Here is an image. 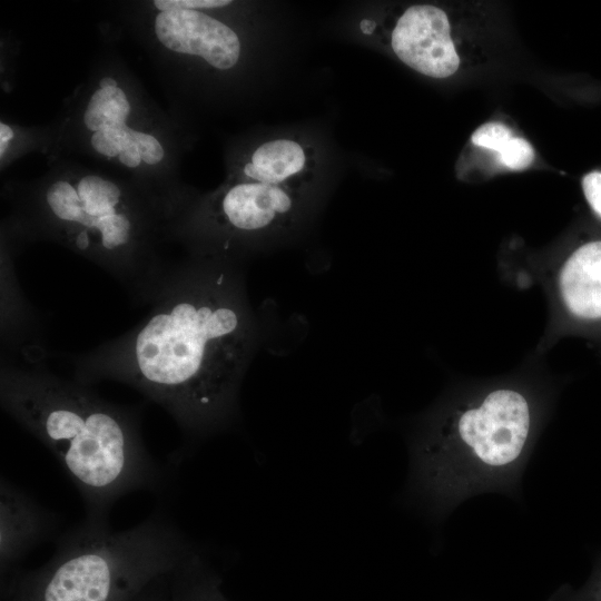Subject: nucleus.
<instances>
[{"label": "nucleus", "mask_w": 601, "mask_h": 601, "mask_svg": "<svg viewBox=\"0 0 601 601\" xmlns=\"http://www.w3.org/2000/svg\"><path fill=\"white\" fill-rule=\"evenodd\" d=\"M257 342L244 273L214 257L180 265L138 325L71 363L79 382L129 385L200 439L235 420Z\"/></svg>", "instance_id": "1"}, {"label": "nucleus", "mask_w": 601, "mask_h": 601, "mask_svg": "<svg viewBox=\"0 0 601 601\" xmlns=\"http://www.w3.org/2000/svg\"><path fill=\"white\" fill-rule=\"evenodd\" d=\"M48 357L43 343L2 349L1 407L56 456L86 518L109 521L117 500L158 489L164 473L142 440L139 408L109 402L92 386L52 372Z\"/></svg>", "instance_id": "2"}, {"label": "nucleus", "mask_w": 601, "mask_h": 601, "mask_svg": "<svg viewBox=\"0 0 601 601\" xmlns=\"http://www.w3.org/2000/svg\"><path fill=\"white\" fill-rule=\"evenodd\" d=\"M197 552L162 509L130 529L85 518L62 534L48 562L10 570L2 601H135L155 580L170 574Z\"/></svg>", "instance_id": "3"}, {"label": "nucleus", "mask_w": 601, "mask_h": 601, "mask_svg": "<svg viewBox=\"0 0 601 601\" xmlns=\"http://www.w3.org/2000/svg\"><path fill=\"white\" fill-rule=\"evenodd\" d=\"M532 413L516 390L499 388L441 421L423 442L421 472L437 491H451L505 472L528 443Z\"/></svg>", "instance_id": "4"}, {"label": "nucleus", "mask_w": 601, "mask_h": 601, "mask_svg": "<svg viewBox=\"0 0 601 601\" xmlns=\"http://www.w3.org/2000/svg\"><path fill=\"white\" fill-rule=\"evenodd\" d=\"M446 13L432 4H414L398 18L391 36L394 53L406 66L432 78H447L460 67Z\"/></svg>", "instance_id": "5"}, {"label": "nucleus", "mask_w": 601, "mask_h": 601, "mask_svg": "<svg viewBox=\"0 0 601 601\" xmlns=\"http://www.w3.org/2000/svg\"><path fill=\"white\" fill-rule=\"evenodd\" d=\"M155 32L167 49L199 56L220 70L230 69L239 59L240 42L235 31L198 10L158 13Z\"/></svg>", "instance_id": "6"}, {"label": "nucleus", "mask_w": 601, "mask_h": 601, "mask_svg": "<svg viewBox=\"0 0 601 601\" xmlns=\"http://www.w3.org/2000/svg\"><path fill=\"white\" fill-rule=\"evenodd\" d=\"M58 515L24 490L1 476L0 568L4 577L13 564L55 533Z\"/></svg>", "instance_id": "7"}, {"label": "nucleus", "mask_w": 601, "mask_h": 601, "mask_svg": "<svg viewBox=\"0 0 601 601\" xmlns=\"http://www.w3.org/2000/svg\"><path fill=\"white\" fill-rule=\"evenodd\" d=\"M293 197L279 185L242 183L231 186L219 201L221 219L228 228L255 235L289 219Z\"/></svg>", "instance_id": "8"}, {"label": "nucleus", "mask_w": 601, "mask_h": 601, "mask_svg": "<svg viewBox=\"0 0 601 601\" xmlns=\"http://www.w3.org/2000/svg\"><path fill=\"white\" fill-rule=\"evenodd\" d=\"M562 305L574 322L601 327V239L575 247L559 272Z\"/></svg>", "instance_id": "9"}, {"label": "nucleus", "mask_w": 601, "mask_h": 601, "mask_svg": "<svg viewBox=\"0 0 601 601\" xmlns=\"http://www.w3.org/2000/svg\"><path fill=\"white\" fill-rule=\"evenodd\" d=\"M305 161V151L298 142L275 139L254 151L252 161L244 167V174L257 183L279 185L299 173Z\"/></svg>", "instance_id": "10"}, {"label": "nucleus", "mask_w": 601, "mask_h": 601, "mask_svg": "<svg viewBox=\"0 0 601 601\" xmlns=\"http://www.w3.org/2000/svg\"><path fill=\"white\" fill-rule=\"evenodd\" d=\"M471 141L496 151L499 161L512 170H523L534 160L532 145L524 138L513 136L512 130L502 122L490 121L481 125L471 136Z\"/></svg>", "instance_id": "11"}, {"label": "nucleus", "mask_w": 601, "mask_h": 601, "mask_svg": "<svg viewBox=\"0 0 601 601\" xmlns=\"http://www.w3.org/2000/svg\"><path fill=\"white\" fill-rule=\"evenodd\" d=\"M130 138L137 144L141 160L146 164L155 165L164 158V149L154 136L130 129Z\"/></svg>", "instance_id": "12"}, {"label": "nucleus", "mask_w": 601, "mask_h": 601, "mask_svg": "<svg viewBox=\"0 0 601 601\" xmlns=\"http://www.w3.org/2000/svg\"><path fill=\"white\" fill-rule=\"evenodd\" d=\"M229 0H156L155 7L160 12L170 10H197V9H211L228 6Z\"/></svg>", "instance_id": "13"}, {"label": "nucleus", "mask_w": 601, "mask_h": 601, "mask_svg": "<svg viewBox=\"0 0 601 601\" xmlns=\"http://www.w3.org/2000/svg\"><path fill=\"white\" fill-rule=\"evenodd\" d=\"M582 190L590 208L601 219V171L587 174L582 178Z\"/></svg>", "instance_id": "14"}, {"label": "nucleus", "mask_w": 601, "mask_h": 601, "mask_svg": "<svg viewBox=\"0 0 601 601\" xmlns=\"http://www.w3.org/2000/svg\"><path fill=\"white\" fill-rule=\"evenodd\" d=\"M168 575L150 583L135 601H170Z\"/></svg>", "instance_id": "15"}, {"label": "nucleus", "mask_w": 601, "mask_h": 601, "mask_svg": "<svg viewBox=\"0 0 601 601\" xmlns=\"http://www.w3.org/2000/svg\"><path fill=\"white\" fill-rule=\"evenodd\" d=\"M91 145L97 152L108 157H116L120 154L117 145L102 130L93 132Z\"/></svg>", "instance_id": "16"}, {"label": "nucleus", "mask_w": 601, "mask_h": 601, "mask_svg": "<svg viewBox=\"0 0 601 601\" xmlns=\"http://www.w3.org/2000/svg\"><path fill=\"white\" fill-rule=\"evenodd\" d=\"M119 160L129 168H135L140 165L141 157L137 144L132 141L127 148L120 151Z\"/></svg>", "instance_id": "17"}, {"label": "nucleus", "mask_w": 601, "mask_h": 601, "mask_svg": "<svg viewBox=\"0 0 601 601\" xmlns=\"http://www.w3.org/2000/svg\"><path fill=\"white\" fill-rule=\"evenodd\" d=\"M13 138L12 129L4 122L0 124V142L8 144Z\"/></svg>", "instance_id": "18"}, {"label": "nucleus", "mask_w": 601, "mask_h": 601, "mask_svg": "<svg viewBox=\"0 0 601 601\" xmlns=\"http://www.w3.org/2000/svg\"><path fill=\"white\" fill-rule=\"evenodd\" d=\"M99 85L101 89L117 87V81L111 77H105L100 80Z\"/></svg>", "instance_id": "19"}, {"label": "nucleus", "mask_w": 601, "mask_h": 601, "mask_svg": "<svg viewBox=\"0 0 601 601\" xmlns=\"http://www.w3.org/2000/svg\"><path fill=\"white\" fill-rule=\"evenodd\" d=\"M374 27H375V23L373 21L363 20L361 22V28H362L363 32H365V33L372 32Z\"/></svg>", "instance_id": "20"}]
</instances>
